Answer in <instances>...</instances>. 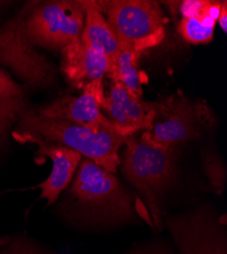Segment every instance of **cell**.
<instances>
[{"mask_svg": "<svg viewBox=\"0 0 227 254\" xmlns=\"http://www.w3.org/2000/svg\"><path fill=\"white\" fill-rule=\"evenodd\" d=\"M12 135L20 142L38 139L69 147L113 174L120 165L119 151L128 140L112 126L93 131L84 126L45 117L31 109L20 118Z\"/></svg>", "mask_w": 227, "mask_h": 254, "instance_id": "1", "label": "cell"}, {"mask_svg": "<svg viewBox=\"0 0 227 254\" xmlns=\"http://www.w3.org/2000/svg\"><path fill=\"white\" fill-rule=\"evenodd\" d=\"M71 194L92 224L117 225L135 217V199L117 177L89 159H81Z\"/></svg>", "mask_w": 227, "mask_h": 254, "instance_id": "2", "label": "cell"}, {"mask_svg": "<svg viewBox=\"0 0 227 254\" xmlns=\"http://www.w3.org/2000/svg\"><path fill=\"white\" fill-rule=\"evenodd\" d=\"M122 173L145 198L155 224L160 225V201L177 175L176 151L157 146L141 136L126 142Z\"/></svg>", "mask_w": 227, "mask_h": 254, "instance_id": "3", "label": "cell"}, {"mask_svg": "<svg viewBox=\"0 0 227 254\" xmlns=\"http://www.w3.org/2000/svg\"><path fill=\"white\" fill-rule=\"evenodd\" d=\"M121 49L144 52L165 36L164 13L158 2L147 0L97 1Z\"/></svg>", "mask_w": 227, "mask_h": 254, "instance_id": "4", "label": "cell"}, {"mask_svg": "<svg viewBox=\"0 0 227 254\" xmlns=\"http://www.w3.org/2000/svg\"><path fill=\"white\" fill-rule=\"evenodd\" d=\"M0 62L33 88H48L56 78L53 65L27 36L24 12L0 27Z\"/></svg>", "mask_w": 227, "mask_h": 254, "instance_id": "5", "label": "cell"}, {"mask_svg": "<svg viewBox=\"0 0 227 254\" xmlns=\"http://www.w3.org/2000/svg\"><path fill=\"white\" fill-rule=\"evenodd\" d=\"M85 25L81 1H55L35 8L26 17L32 43L63 51L80 39Z\"/></svg>", "mask_w": 227, "mask_h": 254, "instance_id": "6", "label": "cell"}, {"mask_svg": "<svg viewBox=\"0 0 227 254\" xmlns=\"http://www.w3.org/2000/svg\"><path fill=\"white\" fill-rule=\"evenodd\" d=\"M206 113L205 106L178 92L158 102L152 128L144 131L141 137L162 149L176 150L179 144L200 136Z\"/></svg>", "mask_w": 227, "mask_h": 254, "instance_id": "7", "label": "cell"}, {"mask_svg": "<svg viewBox=\"0 0 227 254\" xmlns=\"http://www.w3.org/2000/svg\"><path fill=\"white\" fill-rule=\"evenodd\" d=\"M166 225L178 254H227L225 224L207 208L169 218Z\"/></svg>", "mask_w": 227, "mask_h": 254, "instance_id": "8", "label": "cell"}, {"mask_svg": "<svg viewBox=\"0 0 227 254\" xmlns=\"http://www.w3.org/2000/svg\"><path fill=\"white\" fill-rule=\"evenodd\" d=\"M105 98L103 78L91 81L82 88L78 97L65 96L41 107L37 112L48 118L67 121L99 131L112 126L101 111Z\"/></svg>", "mask_w": 227, "mask_h": 254, "instance_id": "9", "label": "cell"}, {"mask_svg": "<svg viewBox=\"0 0 227 254\" xmlns=\"http://www.w3.org/2000/svg\"><path fill=\"white\" fill-rule=\"evenodd\" d=\"M157 108L158 102H145L135 98L113 81L101 105V111L107 114L106 118L114 130L127 138L142 130L149 131L153 126Z\"/></svg>", "mask_w": 227, "mask_h": 254, "instance_id": "10", "label": "cell"}, {"mask_svg": "<svg viewBox=\"0 0 227 254\" xmlns=\"http://www.w3.org/2000/svg\"><path fill=\"white\" fill-rule=\"evenodd\" d=\"M61 69L77 89H82L93 80L108 74L109 58L100 50L86 45L80 39L61 51Z\"/></svg>", "mask_w": 227, "mask_h": 254, "instance_id": "11", "label": "cell"}, {"mask_svg": "<svg viewBox=\"0 0 227 254\" xmlns=\"http://www.w3.org/2000/svg\"><path fill=\"white\" fill-rule=\"evenodd\" d=\"M28 142L38 145L39 156L47 157L52 161L50 175L40 184V197L46 199L47 205H51L72 182L82 157L77 152L63 145L38 139H31Z\"/></svg>", "mask_w": 227, "mask_h": 254, "instance_id": "12", "label": "cell"}, {"mask_svg": "<svg viewBox=\"0 0 227 254\" xmlns=\"http://www.w3.org/2000/svg\"><path fill=\"white\" fill-rule=\"evenodd\" d=\"M27 93L23 87L0 70V150L7 144L12 126L28 111Z\"/></svg>", "mask_w": 227, "mask_h": 254, "instance_id": "13", "label": "cell"}, {"mask_svg": "<svg viewBox=\"0 0 227 254\" xmlns=\"http://www.w3.org/2000/svg\"><path fill=\"white\" fill-rule=\"evenodd\" d=\"M85 7V25L80 40L88 46L104 53L112 62L121 48L97 1H81Z\"/></svg>", "mask_w": 227, "mask_h": 254, "instance_id": "14", "label": "cell"}, {"mask_svg": "<svg viewBox=\"0 0 227 254\" xmlns=\"http://www.w3.org/2000/svg\"><path fill=\"white\" fill-rule=\"evenodd\" d=\"M142 52L121 49L116 58L111 62L107 74L113 82L125 88L132 96L142 99L143 86L147 82L146 75L142 72L139 61Z\"/></svg>", "mask_w": 227, "mask_h": 254, "instance_id": "15", "label": "cell"}, {"mask_svg": "<svg viewBox=\"0 0 227 254\" xmlns=\"http://www.w3.org/2000/svg\"><path fill=\"white\" fill-rule=\"evenodd\" d=\"M177 30L182 38L191 44H207L214 37L215 24L197 17H181Z\"/></svg>", "mask_w": 227, "mask_h": 254, "instance_id": "16", "label": "cell"}, {"mask_svg": "<svg viewBox=\"0 0 227 254\" xmlns=\"http://www.w3.org/2000/svg\"><path fill=\"white\" fill-rule=\"evenodd\" d=\"M204 170L214 191L221 194L226 181V168L222 160L214 152H206L203 158Z\"/></svg>", "mask_w": 227, "mask_h": 254, "instance_id": "17", "label": "cell"}, {"mask_svg": "<svg viewBox=\"0 0 227 254\" xmlns=\"http://www.w3.org/2000/svg\"><path fill=\"white\" fill-rule=\"evenodd\" d=\"M0 254H54L51 250L40 245L36 241L19 236L10 238L9 242L0 247Z\"/></svg>", "mask_w": 227, "mask_h": 254, "instance_id": "18", "label": "cell"}, {"mask_svg": "<svg viewBox=\"0 0 227 254\" xmlns=\"http://www.w3.org/2000/svg\"><path fill=\"white\" fill-rule=\"evenodd\" d=\"M128 254H173L169 245L163 242H152L133 249Z\"/></svg>", "mask_w": 227, "mask_h": 254, "instance_id": "19", "label": "cell"}, {"mask_svg": "<svg viewBox=\"0 0 227 254\" xmlns=\"http://www.w3.org/2000/svg\"><path fill=\"white\" fill-rule=\"evenodd\" d=\"M180 13L184 18L199 17L207 1L204 0H190V1L180 2Z\"/></svg>", "mask_w": 227, "mask_h": 254, "instance_id": "20", "label": "cell"}, {"mask_svg": "<svg viewBox=\"0 0 227 254\" xmlns=\"http://www.w3.org/2000/svg\"><path fill=\"white\" fill-rule=\"evenodd\" d=\"M217 22H218L219 26L221 27V29L223 30V32L226 33V31H227V3H226V1L222 2L220 14H219Z\"/></svg>", "mask_w": 227, "mask_h": 254, "instance_id": "21", "label": "cell"}, {"mask_svg": "<svg viewBox=\"0 0 227 254\" xmlns=\"http://www.w3.org/2000/svg\"><path fill=\"white\" fill-rule=\"evenodd\" d=\"M9 240H10V237H6V236L0 237V247L6 245L9 242Z\"/></svg>", "mask_w": 227, "mask_h": 254, "instance_id": "22", "label": "cell"}]
</instances>
